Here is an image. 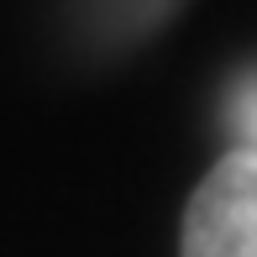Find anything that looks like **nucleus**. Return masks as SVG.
I'll return each mask as SVG.
<instances>
[{"label": "nucleus", "mask_w": 257, "mask_h": 257, "mask_svg": "<svg viewBox=\"0 0 257 257\" xmlns=\"http://www.w3.org/2000/svg\"><path fill=\"white\" fill-rule=\"evenodd\" d=\"M184 257H257V153L231 147L184 210Z\"/></svg>", "instance_id": "f257e3e1"}, {"label": "nucleus", "mask_w": 257, "mask_h": 257, "mask_svg": "<svg viewBox=\"0 0 257 257\" xmlns=\"http://www.w3.org/2000/svg\"><path fill=\"white\" fill-rule=\"evenodd\" d=\"M226 126L236 132L241 153H257V68H241L226 89Z\"/></svg>", "instance_id": "f03ea898"}]
</instances>
